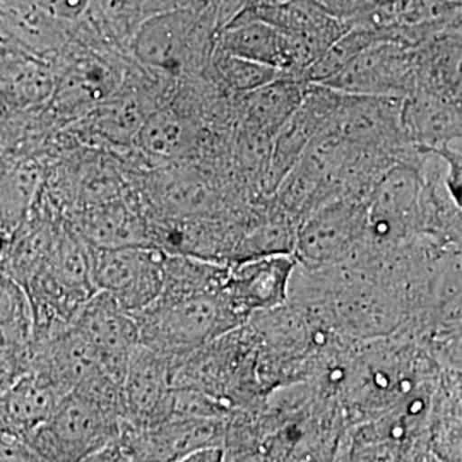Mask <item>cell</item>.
Segmentation results:
<instances>
[{"label": "cell", "mask_w": 462, "mask_h": 462, "mask_svg": "<svg viewBox=\"0 0 462 462\" xmlns=\"http://www.w3.org/2000/svg\"><path fill=\"white\" fill-rule=\"evenodd\" d=\"M366 230L375 247H394L425 231L423 182L418 163L387 168L366 198Z\"/></svg>", "instance_id": "obj_1"}, {"label": "cell", "mask_w": 462, "mask_h": 462, "mask_svg": "<svg viewBox=\"0 0 462 462\" xmlns=\"http://www.w3.org/2000/svg\"><path fill=\"white\" fill-rule=\"evenodd\" d=\"M0 462H28V457L23 454L21 447L0 437Z\"/></svg>", "instance_id": "obj_12"}, {"label": "cell", "mask_w": 462, "mask_h": 462, "mask_svg": "<svg viewBox=\"0 0 462 462\" xmlns=\"http://www.w3.org/2000/svg\"><path fill=\"white\" fill-rule=\"evenodd\" d=\"M320 86L345 95L406 98L416 88V72L404 59L372 53L353 59L341 72Z\"/></svg>", "instance_id": "obj_6"}, {"label": "cell", "mask_w": 462, "mask_h": 462, "mask_svg": "<svg viewBox=\"0 0 462 462\" xmlns=\"http://www.w3.org/2000/svg\"><path fill=\"white\" fill-rule=\"evenodd\" d=\"M309 89L310 83L301 78L281 76L247 93L233 95L240 131L273 141L281 125L297 112Z\"/></svg>", "instance_id": "obj_4"}, {"label": "cell", "mask_w": 462, "mask_h": 462, "mask_svg": "<svg viewBox=\"0 0 462 462\" xmlns=\"http://www.w3.org/2000/svg\"><path fill=\"white\" fill-rule=\"evenodd\" d=\"M221 461V452L216 448H204L194 452L192 456H189L183 462H219Z\"/></svg>", "instance_id": "obj_13"}, {"label": "cell", "mask_w": 462, "mask_h": 462, "mask_svg": "<svg viewBox=\"0 0 462 462\" xmlns=\"http://www.w3.org/2000/svg\"><path fill=\"white\" fill-rule=\"evenodd\" d=\"M99 281L131 305H143L162 288V265L154 252L120 250L101 257Z\"/></svg>", "instance_id": "obj_7"}, {"label": "cell", "mask_w": 462, "mask_h": 462, "mask_svg": "<svg viewBox=\"0 0 462 462\" xmlns=\"http://www.w3.org/2000/svg\"><path fill=\"white\" fill-rule=\"evenodd\" d=\"M284 76L278 69L263 66L236 55H223L215 62V70L209 74V83L216 89L225 91L228 95L247 93L250 89L261 88Z\"/></svg>", "instance_id": "obj_10"}, {"label": "cell", "mask_w": 462, "mask_h": 462, "mask_svg": "<svg viewBox=\"0 0 462 462\" xmlns=\"http://www.w3.org/2000/svg\"><path fill=\"white\" fill-rule=\"evenodd\" d=\"M293 265L288 254L242 259L226 271L223 293L238 314L276 309L288 293Z\"/></svg>", "instance_id": "obj_3"}, {"label": "cell", "mask_w": 462, "mask_h": 462, "mask_svg": "<svg viewBox=\"0 0 462 462\" xmlns=\"http://www.w3.org/2000/svg\"><path fill=\"white\" fill-rule=\"evenodd\" d=\"M196 99L192 108L165 106L149 116L141 131L144 149L165 160H180L196 152L202 143V116Z\"/></svg>", "instance_id": "obj_8"}, {"label": "cell", "mask_w": 462, "mask_h": 462, "mask_svg": "<svg viewBox=\"0 0 462 462\" xmlns=\"http://www.w3.org/2000/svg\"><path fill=\"white\" fill-rule=\"evenodd\" d=\"M401 125L416 148L439 152L461 144L459 101L427 91H414L402 98Z\"/></svg>", "instance_id": "obj_5"}, {"label": "cell", "mask_w": 462, "mask_h": 462, "mask_svg": "<svg viewBox=\"0 0 462 462\" xmlns=\"http://www.w3.org/2000/svg\"><path fill=\"white\" fill-rule=\"evenodd\" d=\"M60 423V429L66 433L62 435L67 440L79 442L88 439L84 433H89V429L93 427V416L89 411H86L83 406H70L67 408L60 418L57 420Z\"/></svg>", "instance_id": "obj_11"}, {"label": "cell", "mask_w": 462, "mask_h": 462, "mask_svg": "<svg viewBox=\"0 0 462 462\" xmlns=\"http://www.w3.org/2000/svg\"><path fill=\"white\" fill-rule=\"evenodd\" d=\"M366 242V200L341 196L298 223L293 250L303 264L328 267L351 259Z\"/></svg>", "instance_id": "obj_2"}, {"label": "cell", "mask_w": 462, "mask_h": 462, "mask_svg": "<svg viewBox=\"0 0 462 462\" xmlns=\"http://www.w3.org/2000/svg\"><path fill=\"white\" fill-rule=\"evenodd\" d=\"M334 312L345 328L358 332L389 330L397 320L396 301L365 281L343 282Z\"/></svg>", "instance_id": "obj_9"}]
</instances>
